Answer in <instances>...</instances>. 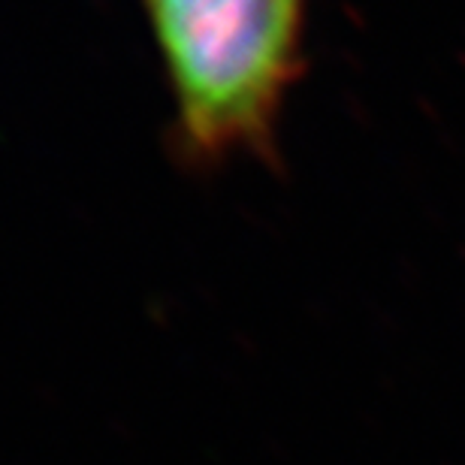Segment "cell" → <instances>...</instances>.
<instances>
[{
    "label": "cell",
    "mask_w": 465,
    "mask_h": 465,
    "mask_svg": "<svg viewBox=\"0 0 465 465\" xmlns=\"http://www.w3.org/2000/svg\"><path fill=\"white\" fill-rule=\"evenodd\" d=\"M188 163L257 152L296 70L302 0H139Z\"/></svg>",
    "instance_id": "obj_1"
}]
</instances>
